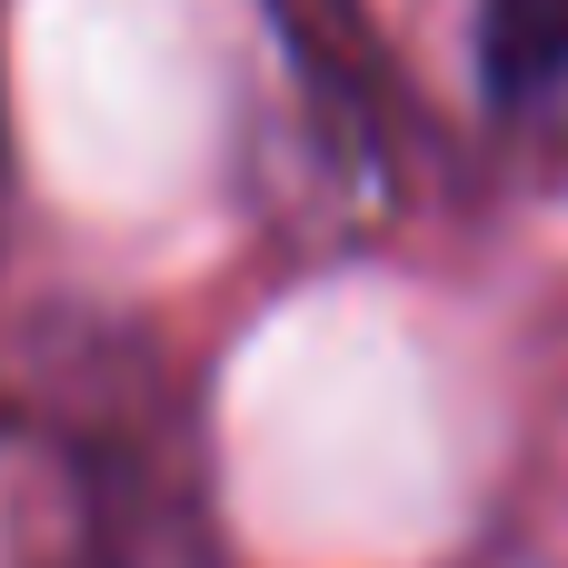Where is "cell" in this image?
Masks as SVG:
<instances>
[{
    "instance_id": "1",
    "label": "cell",
    "mask_w": 568,
    "mask_h": 568,
    "mask_svg": "<svg viewBox=\"0 0 568 568\" xmlns=\"http://www.w3.org/2000/svg\"><path fill=\"white\" fill-rule=\"evenodd\" d=\"M479 90L489 110L568 100V0H479Z\"/></svg>"
},
{
    "instance_id": "2",
    "label": "cell",
    "mask_w": 568,
    "mask_h": 568,
    "mask_svg": "<svg viewBox=\"0 0 568 568\" xmlns=\"http://www.w3.org/2000/svg\"><path fill=\"white\" fill-rule=\"evenodd\" d=\"M0 220H10V120H0Z\"/></svg>"
}]
</instances>
